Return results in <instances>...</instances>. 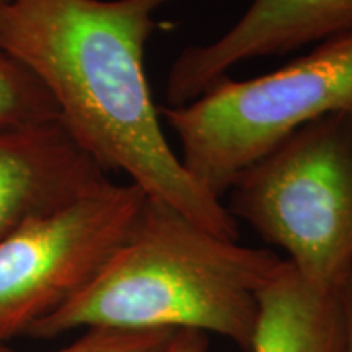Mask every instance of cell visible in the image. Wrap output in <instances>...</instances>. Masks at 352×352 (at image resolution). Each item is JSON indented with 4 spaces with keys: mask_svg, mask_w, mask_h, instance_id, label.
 I'll list each match as a JSON object with an SVG mask.
<instances>
[{
    "mask_svg": "<svg viewBox=\"0 0 352 352\" xmlns=\"http://www.w3.org/2000/svg\"><path fill=\"white\" fill-rule=\"evenodd\" d=\"M175 0H0V46L41 83L108 171L214 235L240 240L227 206L184 168L145 69L155 16Z\"/></svg>",
    "mask_w": 352,
    "mask_h": 352,
    "instance_id": "6da1fadb",
    "label": "cell"
},
{
    "mask_svg": "<svg viewBox=\"0 0 352 352\" xmlns=\"http://www.w3.org/2000/svg\"><path fill=\"white\" fill-rule=\"evenodd\" d=\"M284 259L214 235L166 202L145 197L124 243L100 274L26 336L76 329H197L250 352L259 292Z\"/></svg>",
    "mask_w": 352,
    "mask_h": 352,
    "instance_id": "7a4b0ae2",
    "label": "cell"
},
{
    "mask_svg": "<svg viewBox=\"0 0 352 352\" xmlns=\"http://www.w3.org/2000/svg\"><path fill=\"white\" fill-rule=\"evenodd\" d=\"M352 108V33L246 80L220 78L182 107H160L192 179L222 201L235 179L294 132Z\"/></svg>",
    "mask_w": 352,
    "mask_h": 352,
    "instance_id": "3957f363",
    "label": "cell"
},
{
    "mask_svg": "<svg viewBox=\"0 0 352 352\" xmlns=\"http://www.w3.org/2000/svg\"><path fill=\"white\" fill-rule=\"evenodd\" d=\"M228 212L287 253L307 280L352 276V108L308 122L245 170Z\"/></svg>",
    "mask_w": 352,
    "mask_h": 352,
    "instance_id": "277c9868",
    "label": "cell"
},
{
    "mask_svg": "<svg viewBox=\"0 0 352 352\" xmlns=\"http://www.w3.org/2000/svg\"><path fill=\"white\" fill-rule=\"evenodd\" d=\"M145 197L111 182L0 241V341L26 336L78 296L129 236Z\"/></svg>",
    "mask_w": 352,
    "mask_h": 352,
    "instance_id": "5b68a950",
    "label": "cell"
},
{
    "mask_svg": "<svg viewBox=\"0 0 352 352\" xmlns=\"http://www.w3.org/2000/svg\"><path fill=\"white\" fill-rule=\"evenodd\" d=\"M349 33L352 0H252L214 41L188 46L176 56L166 77V103H189L246 60Z\"/></svg>",
    "mask_w": 352,
    "mask_h": 352,
    "instance_id": "8992f818",
    "label": "cell"
},
{
    "mask_svg": "<svg viewBox=\"0 0 352 352\" xmlns=\"http://www.w3.org/2000/svg\"><path fill=\"white\" fill-rule=\"evenodd\" d=\"M60 118L0 129V241L28 222L111 183Z\"/></svg>",
    "mask_w": 352,
    "mask_h": 352,
    "instance_id": "52a82bcc",
    "label": "cell"
},
{
    "mask_svg": "<svg viewBox=\"0 0 352 352\" xmlns=\"http://www.w3.org/2000/svg\"><path fill=\"white\" fill-rule=\"evenodd\" d=\"M341 289L310 283L284 259L259 292L250 352H346Z\"/></svg>",
    "mask_w": 352,
    "mask_h": 352,
    "instance_id": "ba28073f",
    "label": "cell"
},
{
    "mask_svg": "<svg viewBox=\"0 0 352 352\" xmlns=\"http://www.w3.org/2000/svg\"><path fill=\"white\" fill-rule=\"evenodd\" d=\"M54 101L41 83L0 46V129L57 120Z\"/></svg>",
    "mask_w": 352,
    "mask_h": 352,
    "instance_id": "9c48e42d",
    "label": "cell"
},
{
    "mask_svg": "<svg viewBox=\"0 0 352 352\" xmlns=\"http://www.w3.org/2000/svg\"><path fill=\"white\" fill-rule=\"evenodd\" d=\"M176 331L90 328L69 346L52 352H165Z\"/></svg>",
    "mask_w": 352,
    "mask_h": 352,
    "instance_id": "30bf717a",
    "label": "cell"
},
{
    "mask_svg": "<svg viewBox=\"0 0 352 352\" xmlns=\"http://www.w3.org/2000/svg\"><path fill=\"white\" fill-rule=\"evenodd\" d=\"M208 334L197 329H178L165 352H208Z\"/></svg>",
    "mask_w": 352,
    "mask_h": 352,
    "instance_id": "8fae6325",
    "label": "cell"
},
{
    "mask_svg": "<svg viewBox=\"0 0 352 352\" xmlns=\"http://www.w3.org/2000/svg\"><path fill=\"white\" fill-rule=\"evenodd\" d=\"M341 296L346 318V352H352V276L342 284Z\"/></svg>",
    "mask_w": 352,
    "mask_h": 352,
    "instance_id": "7c38bea8",
    "label": "cell"
},
{
    "mask_svg": "<svg viewBox=\"0 0 352 352\" xmlns=\"http://www.w3.org/2000/svg\"><path fill=\"white\" fill-rule=\"evenodd\" d=\"M0 352H13V351H12V347L7 344V342L0 341Z\"/></svg>",
    "mask_w": 352,
    "mask_h": 352,
    "instance_id": "4fadbf2b",
    "label": "cell"
}]
</instances>
